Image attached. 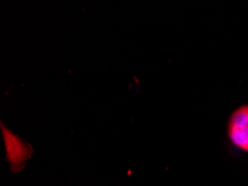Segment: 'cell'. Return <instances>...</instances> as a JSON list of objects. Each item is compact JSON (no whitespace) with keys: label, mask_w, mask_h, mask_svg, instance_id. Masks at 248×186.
<instances>
[{"label":"cell","mask_w":248,"mask_h":186,"mask_svg":"<svg viewBox=\"0 0 248 186\" xmlns=\"http://www.w3.org/2000/svg\"><path fill=\"white\" fill-rule=\"evenodd\" d=\"M229 137L236 146L248 151V106L232 114L229 120Z\"/></svg>","instance_id":"obj_1"}]
</instances>
